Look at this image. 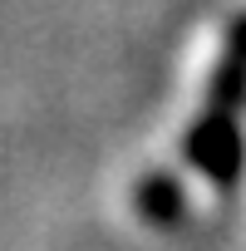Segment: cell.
<instances>
[{
    "label": "cell",
    "instance_id": "obj_1",
    "mask_svg": "<svg viewBox=\"0 0 246 251\" xmlns=\"http://www.w3.org/2000/svg\"><path fill=\"white\" fill-rule=\"evenodd\" d=\"M182 158H187V168H197L202 177H212L221 192H231L236 173H241V128H236V113L202 108L192 118L187 138H182Z\"/></svg>",
    "mask_w": 246,
    "mask_h": 251
},
{
    "label": "cell",
    "instance_id": "obj_3",
    "mask_svg": "<svg viewBox=\"0 0 246 251\" xmlns=\"http://www.w3.org/2000/svg\"><path fill=\"white\" fill-rule=\"evenodd\" d=\"M138 212L153 222V226H177L187 217V197H182V182L172 173H148L138 182Z\"/></svg>",
    "mask_w": 246,
    "mask_h": 251
},
{
    "label": "cell",
    "instance_id": "obj_2",
    "mask_svg": "<svg viewBox=\"0 0 246 251\" xmlns=\"http://www.w3.org/2000/svg\"><path fill=\"white\" fill-rule=\"evenodd\" d=\"M236 103H241V20L226 25V45H221L217 74H212V84H207V108L236 113Z\"/></svg>",
    "mask_w": 246,
    "mask_h": 251
}]
</instances>
